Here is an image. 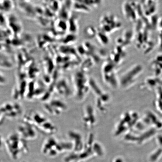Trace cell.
Returning a JSON list of instances; mask_svg holds the SVG:
<instances>
[{"mask_svg":"<svg viewBox=\"0 0 162 162\" xmlns=\"http://www.w3.org/2000/svg\"><path fill=\"white\" fill-rule=\"evenodd\" d=\"M116 18V17L112 14H104L99 20V29L108 35L113 33L118 27L116 25L119 24L117 19Z\"/></svg>","mask_w":162,"mask_h":162,"instance_id":"cell-1","label":"cell"},{"mask_svg":"<svg viewBox=\"0 0 162 162\" xmlns=\"http://www.w3.org/2000/svg\"><path fill=\"white\" fill-rule=\"evenodd\" d=\"M79 20L78 18L71 16L67 22L68 30L70 34H76L79 30Z\"/></svg>","mask_w":162,"mask_h":162,"instance_id":"cell-2","label":"cell"},{"mask_svg":"<svg viewBox=\"0 0 162 162\" xmlns=\"http://www.w3.org/2000/svg\"><path fill=\"white\" fill-rule=\"evenodd\" d=\"M108 35L98 28L95 38L100 44L103 46H106L109 43V41Z\"/></svg>","mask_w":162,"mask_h":162,"instance_id":"cell-3","label":"cell"},{"mask_svg":"<svg viewBox=\"0 0 162 162\" xmlns=\"http://www.w3.org/2000/svg\"><path fill=\"white\" fill-rule=\"evenodd\" d=\"M73 1L81 2L89 7L90 9L97 8L102 3V0H72Z\"/></svg>","mask_w":162,"mask_h":162,"instance_id":"cell-4","label":"cell"},{"mask_svg":"<svg viewBox=\"0 0 162 162\" xmlns=\"http://www.w3.org/2000/svg\"><path fill=\"white\" fill-rule=\"evenodd\" d=\"M98 29L92 26H89L86 27L84 30V34L85 37L89 39L95 38Z\"/></svg>","mask_w":162,"mask_h":162,"instance_id":"cell-5","label":"cell"},{"mask_svg":"<svg viewBox=\"0 0 162 162\" xmlns=\"http://www.w3.org/2000/svg\"><path fill=\"white\" fill-rule=\"evenodd\" d=\"M77 38L76 35L70 34L67 35L62 40L63 44L65 46H70L76 42Z\"/></svg>","mask_w":162,"mask_h":162,"instance_id":"cell-6","label":"cell"},{"mask_svg":"<svg viewBox=\"0 0 162 162\" xmlns=\"http://www.w3.org/2000/svg\"><path fill=\"white\" fill-rule=\"evenodd\" d=\"M7 79L3 74L0 72V85H4L7 83Z\"/></svg>","mask_w":162,"mask_h":162,"instance_id":"cell-7","label":"cell"}]
</instances>
